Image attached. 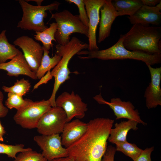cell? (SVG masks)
<instances>
[{"mask_svg":"<svg viewBox=\"0 0 161 161\" xmlns=\"http://www.w3.org/2000/svg\"><path fill=\"white\" fill-rule=\"evenodd\" d=\"M116 151L122 152L134 161L140 154L143 150L134 143L127 141L115 144Z\"/></svg>","mask_w":161,"mask_h":161,"instance_id":"obj_25","label":"cell"},{"mask_svg":"<svg viewBox=\"0 0 161 161\" xmlns=\"http://www.w3.org/2000/svg\"><path fill=\"white\" fill-rule=\"evenodd\" d=\"M43 55L40 65L36 73L38 79H40L46 73L54 68L61 60V57L57 53L52 57L49 54V51L43 47Z\"/></svg>","mask_w":161,"mask_h":161,"instance_id":"obj_22","label":"cell"},{"mask_svg":"<svg viewBox=\"0 0 161 161\" xmlns=\"http://www.w3.org/2000/svg\"><path fill=\"white\" fill-rule=\"evenodd\" d=\"M144 5L149 7L156 6L161 1V0H141Z\"/></svg>","mask_w":161,"mask_h":161,"instance_id":"obj_34","label":"cell"},{"mask_svg":"<svg viewBox=\"0 0 161 161\" xmlns=\"http://www.w3.org/2000/svg\"><path fill=\"white\" fill-rule=\"evenodd\" d=\"M161 9L156 6L143 5L134 14L127 17L130 23L145 26L150 24L159 26L161 23Z\"/></svg>","mask_w":161,"mask_h":161,"instance_id":"obj_17","label":"cell"},{"mask_svg":"<svg viewBox=\"0 0 161 161\" xmlns=\"http://www.w3.org/2000/svg\"><path fill=\"white\" fill-rule=\"evenodd\" d=\"M138 123L136 121L129 120L115 123L114 128L111 129L108 141L115 144L127 141L128 132L131 129L134 130L138 129L137 125Z\"/></svg>","mask_w":161,"mask_h":161,"instance_id":"obj_19","label":"cell"},{"mask_svg":"<svg viewBox=\"0 0 161 161\" xmlns=\"http://www.w3.org/2000/svg\"><path fill=\"white\" fill-rule=\"evenodd\" d=\"M30 100L24 99L22 97L12 93L8 92L7 98L5 102V105L8 109L14 108L18 110L25 106Z\"/></svg>","mask_w":161,"mask_h":161,"instance_id":"obj_26","label":"cell"},{"mask_svg":"<svg viewBox=\"0 0 161 161\" xmlns=\"http://www.w3.org/2000/svg\"><path fill=\"white\" fill-rule=\"evenodd\" d=\"M19 3L23 13L21 20L18 23V28L25 30L41 32L48 27L45 25L44 18L47 16V11L57 10L61 3L58 1L44 6H35L25 0H19Z\"/></svg>","mask_w":161,"mask_h":161,"instance_id":"obj_5","label":"cell"},{"mask_svg":"<svg viewBox=\"0 0 161 161\" xmlns=\"http://www.w3.org/2000/svg\"><path fill=\"white\" fill-rule=\"evenodd\" d=\"M156 6L160 9H161V1L158 3Z\"/></svg>","mask_w":161,"mask_h":161,"instance_id":"obj_38","label":"cell"},{"mask_svg":"<svg viewBox=\"0 0 161 161\" xmlns=\"http://www.w3.org/2000/svg\"><path fill=\"white\" fill-rule=\"evenodd\" d=\"M114 123V120L105 118L89 121L83 135L66 148L68 156L75 161H101Z\"/></svg>","mask_w":161,"mask_h":161,"instance_id":"obj_1","label":"cell"},{"mask_svg":"<svg viewBox=\"0 0 161 161\" xmlns=\"http://www.w3.org/2000/svg\"><path fill=\"white\" fill-rule=\"evenodd\" d=\"M13 43L21 49L31 70L36 73L43 55V46L32 38L26 35L18 38Z\"/></svg>","mask_w":161,"mask_h":161,"instance_id":"obj_11","label":"cell"},{"mask_svg":"<svg viewBox=\"0 0 161 161\" xmlns=\"http://www.w3.org/2000/svg\"><path fill=\"white\" fill-rule=\"evenodd\" d=\"M52 78L50 70L46 74L40 79L39 81L34 86L33 90L37 89L42 84L47 83L49 81L52 79Z\"/></svg>","mask_w":161,"mask_h":161,"instance_id":"obj_32","label":"cell"},{"mask_svg":"<svg viewBox=\"0 0 161 161\" xmlns=\"http://www.w3.org/2000/svg\"><path fill=\"white\" fill-rule=\"evenodd\" d=\"M4 98V94L0 90V117L1 118L6 116L9 112L8 109L3 103Z\"/></svg>","mask_w":161,"mask_h":161,"instance_id":"obj_33","label":"cell"},{"mask_svg":"<svg viewBox=\"0 0 161 161\" xmlns=\"http://www.w3.org/2000/svg\"><path fill=\"white\" fill-rule=\"evenodd\" d=\"M51 107L49 100L35 102L31 100L25 106L17 110L13 120L17 124L24 128H36L41 117Z\"/></svg>","mask_w":161,"mask_h":161,"instance_id":"obj_7","label":"cell"},{"mask_svg":"<svg viewBox=\"0 0 161 161\" xmlns=\"http://www.w3.org/2000/svg\"><path fill=\"white\" fill-rule=\"evenodd\" d=\"M69 3H73L77 7L79 11V18L82 23L88 27L89 19L83 0H66Z\"/></svg>","mask_w":161,"mask_h":161,"instance_id":"obj_29","label":"cell"},{"mask_svg":"<svg viewBox=\"0 0 161 161\" xmlns=\"http://www.w3.org/2000/svg\"><path fill=\"white\" fill-rule=\"evenodd\" d=\"M112 3L118 16H131L143 5L141 0H115Z\"/></svg>","mask_w":161,"mask_h":161,"instance_id":"obj_20","label":"cell"},{"mask_svg":"<svg viewBox=\"0 0 161 161\" xmlns=\"http://www.w3.org/2000/svg\"><path fill=\"white\" fill-rule=\"evenodd\" d=\"M33 140L42 151L41 154L47 161L68 156L66 148L62 144L59 134L36 135Z\"/></svg>","mask_w":161,"mask_h":161,"instance_id":"obj_12","label":"cell"},{"mask_svg":"<svg viewBox=\"0 0 161 161\" xmlns=\"http://www.w3.org/2000/svg\"><path fill=\"white\" fill-rule=\"evenodd\" d=\"M13 161H47L41 153L32 149L20 152Z\"/></svg>","mask_w":161,"mask_h":161,"instance_id":"obj_28","label":"cell"},{"mask_svg":"<svg viewBox=\"0 0 161 161\" xmlns=\"http://www.w3.org/2000/svg\"><path fill=\"white\" fill-rule=\"evenodd\" d=\"M116 151L115 148L114 146L112 145L107 146L106 152L101 161H114Z\"/></svg>","mask_w":161,"mask_h":161,"instance_id":"obj_31","label":"cell"},{"mask_svg":"<svg viewBox=\"0 0 161 161\" xmlns=\"http://www.w3.org/2000/svg\"><path fill=\"white\" fill-rule=\"evenodd\" d=\"M153 146L147 148L142 151L134 161H151V154L154 150Z\"/></svg>","mask_w":161,"mask_h":161,"instance_id":"obj_30","label":"cell"},{"mask_svg":"<svg viewBox=\"0 0 161 161\" xmlns=\"http://www.w3.org/2000/svg\"><path fill=\"white\" fill-rule=\"evenodd\" d=\"M50 161H75L73 158L69 156L55 159Z\"/></svg>","mask_w":161,"mask_h":161,"instance_id":"obj_35","label":"cell"},{"mask_svg":"<svg viewBox=\"0 0 161 161\" xmlns=\"http://www.w3.org/2000/svg\"><path fill=\"white\" fill-rule=\"evenodd\" d=\"M67 120L66 114L62 108L52 107L41 117L36 128L41 135L59 134L62 133Z\"/></svg>","mask_w":161,"mask_h":161,"instance_id":"obj_8","label":"cell"},{"mask_svg":"<svg viewBox=\"0 0 161 161\" xmlns=\"http://www.w3.org/2000/svg\"><path fill=\"white\" fill-rule=\"evenodd\" d=\"M100 11L101 15L98 39V43L103 41L109 36L112 24L116 18L118 16L111 0H105Z\"/></svg>","mask_w":161,"mask_h":161,"instance_id":"obj_15","label":"cell"},{"mask_svg":"<svg viewBox=\"0 0 161 161\" xmlns=\"http://www.w3.org/2000/svg\"><path fill=\"white\" fill-rule=\"evenodd\" d=\"M5 133L6 131L4 128L2 126L0 121V141H4L3 136Z\"/></svg>","mask_w":161,"mask_h":161,"instance_id":"obj_36","label":"cell"},{"mask_svg":"<svg viewBox=\"0 0 161 161\" xmlns=\"http://www.w3.org/2000/svg\"><path fill=\"white\" fill-rule=\"evenodd\" d=\"M30 148H24L23 144L12 145L1 143L0 141V154L7 155L9 157L15 159L19 152L31 149Z\"/></svg>","mask_w":161,"mask_h":161,"instance_id":"obj_27","label":"cell"},{"mask_svg":"<svg viewBox=\"0 0 161 161\" xmlns=\"http://www.w3.org/2000/svg\"><path fill=\"white\" fill-rule=\"evenodd\" d=\"M122 34L118 41L111 47L103 50L95 51L82 50L77 55L82 59L97 58L101 60L130 59L141 61L151 66L161 62V54L150 55L145 53L130 51L123 44Z\"/></svg>","mask_w":161,"mask_h":161,"instance_id":"obj_4","label":"cell"},{"mask_svg":"<svg viewBox=\"0 0 161 161\" xmlns=\"http://www.w3.org/2000/svg\"><path fill=\"white\" fill-rule=\"evenodd\" d=\"M87 128V123L78 119L66 123L61 136L62 145L66 148L69 147L83 135Z\"/></svg>","mask_w":161,"mask_h":161,"instance_id":"obj_18","label":"cell"},{"mask_svg":"<svg viewBox=\"0 0 161 161\" xmlns=\"http://www.w3.org/2000/svg\"><path fill=\"white\" fill-rule=\"evenodd\" d=\"M57 29V25L55 22L50 24V26L41 32H35L34 38L36 40L41 41L43 47L49 50L52 47L53 44L52 41L56 42L55 34Z\"/></svg>","mask_w":161,"mask_h":161,"instance_id":"obj_23","label":"cell"},{"mask_svg":"<svg viewBox=\"0 0 161 161\" xmlns=\"http://www.w3.org/2000/svg\"><path fill=\"white\" fill-rule=\"evenodd\" d=\"M150 73L151 80L146 89L144 94L146 105L148 109L161 106V67L153 68L146 65Z\"/></svg>","mask_w":161,"mask_h":161,"instance_id":"obj_14","label":"cell"},{"mask_svg":"<svg viewBox=\"0 0 161 161\" xmlns=\"http://www.w3.org/2000/svg\"><path fill=\"white\" fill-rule=\"evenodd\" d=\"M25 1L27 2L29 1H34L36 3L37 6H41L42 2L44 1L43 0H29Z\"/></svg>","mask_w":161,"mask_h":161,"instance_id":"obj_37","label":"cell"},{"mask_svg":"<svg viewBox=\"0 0 161 161\" xmlns=\"http://www.w3.org/2000/svg\"><path fill=\"white\" fill-rule=\"evenodd\" d=\"M56 106L62 108L67 117V122L74 117L79 119L83 118L88 110L87 104L83 102L79 95L73 91L71 93L65 92L55 99Z\"/></svg>","mask_w":161,"mask_h":161,"instance_id":"obj_9","label":"cell"},{"mask_svg":"<svg viewBox=\"0 0 161 161\" xmlns=\"http://www.w3.org/2000/svg\"><path fill=\"white\" fill-rule=\"evenodd\" d=\"M89 19V51L99 50L97 43L96 32L100 20V12L105 0H83Z\"/></svg>","mask_w":161,"mask_h":161,"instance_id":"obj_13","label":"cell"},{"mask_svg":"<svg viewBox=\"0 0 161 161\" xmlns=\"http://www.w3.org/2000/svg\"><path fill=\"white\" fill-rule=\"evenodd\" d=\"M88 44L80 41L76 37H73L69 41L64 45L57 44L56 53L61 57L58 64L51 71L55 81L51 95L48 99L52 107L56 106V95L61 85L70 78L71 72L69 68L70 60L80 51L88 49Z\"/></svg>","mask_w":161,"mask_h":161,"instance_id":"obj_3","label":"cell"},{"mask_svg":"<svg viewBox=\"0 0 161 161\" xmlns=\"http://www.w3.org/2000/svg\"><path fill=\"white\" fill-rule=\"evenodd\" d=\"M93 98L99 104L109 106L113 111L116 120L126 118L136 121L144 126L147 124L141 119L138 111L135 109L130 101H123L118 97L112 98L110 102L107 101L103 98L100 93Z\"/></svg>","mask_w":161,"mask_h":161,"instance_id":"obj_10","label":"cell"},{"mask_svg":"<svg viewBox=\"0 0 161 161\" xmlns=\"http://www.w3.org/2000/svg\"><path fill=\"white\" fill-rule=\"evenodd\" d=\"M51 14V18L54 19L57 25L55 38L58 44H67L73 33H79L88 37V27L82 23L78 15H74L67 10Z\"/></svg>","mask_w":161,"mask_h":161,"instance_id":"obj_6","label":"cell"},{"mask_svg":"<svg viewBox=\"0 0 161 161\" xmlns=\"http://www.w3.org/2000/svg\"><path fill=\"white\" fill-rule=\"evenodd\" d=\"M122 35L123 45L129 50L161 54V27L134 24Z\"/></svg>","mask_w":161,"mask_h":161,"instance_id":"obj_2","label":"cell"},{"mask_svg":"<svg viewBox=\"0 0 161 161\" xmlns=\"http://www.w3.org/2000/svg\"><path fill=\"white\" fill-rule=\"evenodd\" d=\"M31 87V83L28 80L22 78L17 80L13 86L10 87L3 86L2 89L5 92L12 93L23 97L29 91Z\"/></svg>","mask_w":161,"mask_h":161,"instance_id":"obj_24","label":"cell"},{"mask_svg":"<svg viewBox=\"0 0 161 161\" xmlns=\"http://www.w3.org/2000/svg\"><path fill=\"white\" fill-rule=\"evenodd\" d=\"M6 30H4L0 33V63L11 60L20 51L15 45L9 43L6 35Z\"/></svg>","mask_w":161,"mask_h":161,"instance_id":"obj_21","label":"cell"},{"mask_svg":"<svg viewBox=\"0 0 161 161\" xmlns=\"http://www.w3.org/2000/svg\"><path fill=\"white\" fill-rule=\"evenodd\" d=\"M0 70L6 71L7 75L9 76L17 77L23 75L33 80L38 79L36 73L31 70L21 51L10 61L0 63Z\"/></svg>","mask_w":161,"mask_h":161,"instance_id":"obj_16","label":"cell"}]
</instances>
